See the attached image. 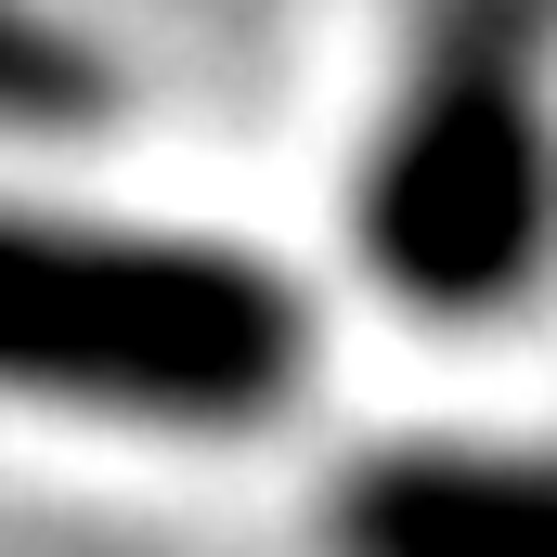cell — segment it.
Wrapping results in <instances>:
<instances>
[{"mask_svg":"<svg viewBox=\"0 0 557 557\" xmlns=\"http://www.w3.org/2000/svg\"><path fill=\"white\" fill-rule=\"evenodd\" d=\"M311 389V298L285 260L0 195V403L247 441Z\"/></svg>","mask_w":557,"mask_h":557,"instance_id":"1","label":"cell"},{"mask_svg":"<svg viewBox=\"0 0 557 557\" xmlns=\"http://www.w3.org/2000/svg\"><path fill=\"white\" fill-rule=\"evenodd\" d=\"M363 273L416 324H506L557 273V0H428L350 169Z\"/></svg>","mask_w":557,"mask_h":557,"instance_id":"2","label":"cell"},{"mask_svg":"<svg viewBox=\"0 0 557 557\" xmlns=\"http://www.w3.org/2000/svg\"><path fill=\"white\" fill-rule=\"evenodd\" d=\"M324 557H557L545 441H376L311 506Z\"/></svg>","mask_w":557,"mask_h":557,"instance_id":"3","label":"cell"},{"mask_svg":"<svg viewBox=\"0 0 557 557\" xmlns=\"http://www.w3.org/2000/svg\"><path fill=\"white\" fill-rule=\"evenodd\" d=\"M104 117H117V52L52 0H0V143H78Z\"/></svg>","mask_w":557,"mask_h":557,"instance_id":"4","label":"cell"}]
</instances>
